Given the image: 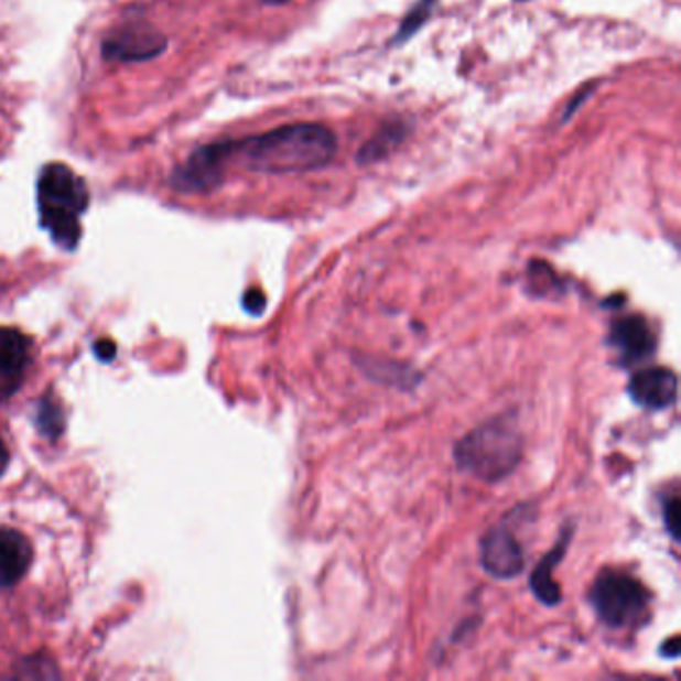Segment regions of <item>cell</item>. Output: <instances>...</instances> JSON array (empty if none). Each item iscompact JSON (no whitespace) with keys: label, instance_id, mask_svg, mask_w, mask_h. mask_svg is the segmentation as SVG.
Returning a JSON list of instances; mask_svg holds the SVG:
<instances>
[{"label":"cell","instance_id":"1","mask_svg":"<svg viewBox=\"0 0 681 681\" xmlns=\"http://www.w3.org/2000/svg\"><path fill=\"white\" fill-rule=\"evenodd\" d=\"M338 139L318 122H296L250 139L233 140V162L260 174H299L328 166Z\"/></svg>","mask_w":681,"mask_h":681},{"label":"cell","instance_id":"2","mask_svg":"<svg viewBox=\"0 0 681 681\" xmlns=\"http://www.w3.org/2000/svg\"><path fill=\"white\" fill-rule=\"evenodd\" d=\"M36 192L44 230L51 235L54 245L63 250H75L83 236L80 218L90 204L86 182L66 164L51 162L39 176Z\"/></svg>","mask_w":681,"mask_h":681},{"label":"cell","instance_id":"3","mask_svg":"<svg viewBox=\"0 0 681 681\" xmlns=\"http://www.w3.org/2000/svg\"><path fill=\"white\" fill-rule=\"evenodd\" d=\"M522 447V432L516 420L501 414L469 430L454 447V462L469 476L494 484L520 466Z\"/></svg>","mask_w":681,"mask_h":681},{"label":"cell","instance_id":"4","mask_svg":"<svg viewBox=\"0 0 681 681\" xmlns=\"http://www.w3.org/2000/svg\"><path fill=\"white\" fill-rule=\"evenodd\" d=\"M587 599L604 626L624 629L646 619L651 596L638 577L619 570H604L592 584Z\"/></svg>","mask_w":681,"mask_h":681},{"label":"cell","instance_id":"5","mask_svg":"<svg viewBox=\"0 0 681 681\" xmlns=\"http://www.w3.org/2000/svg\"><path fill=\"white\" fill-rule=\"evenodd\" d=\"M233 164V140H220L194 150L188 159L172 172L176 191L186 194H208L224 182L226 169Z\"/></svg>","mask_w":681,"mask_h":681},{"label":"cell","instance_id":"6","mask_svg":"<svg viewBox=\"0 0 681 681\" xmlns=\"http://www.w3.org/2000/svg\"><path fill=\"white\" fill-rule=\"evenodd\" d=\"M166 48V36L147 22H127L108 34L102 56L110 63H144Z\"/></svg>","mask_w":681,"mask_h":681},{"label":"cell","instance_id":"7","mask_svg":"<svg viewBox=\"0 0 681 681\" xmlns=\"http://www.w3.org/2000/svg\"><path fill=\"white\" fill-rule=\"evenodd\" d=\"M482 568L496 580H514L526 568L522 543L506 523H498L479 543Z\"/></svg>","mask_w":681,"mask_h":681},{"label":"cell","instance_id":"8","mask_svg":"<svg viewBox=\"0 0 681 681\" xmlns=\"http://www.w3.org/2000/svg\"><path fill=\"white\" fill-rule=\"evenodd\" d=\"M609 344L618 352L621 363L639 364L650 360L656 354L658 338L648 320L639 314H628L614 320L609 331Z\"/></svg>","mask_w":681,"mask_h":681},{"label":"cell","instance_id":"9","mask_svg":"<svg viewBox=\"0 0 681 681\" xmlns=\"http://www.w3.org/2000/svg\"><path fill=\"white\" fill-rule=\"evenodd\" d=\"M628 392L646 410H668L678 400V376L663 366L646 368L631 376Z\"/></svg>","mask_w":681,"mask_h":681},{"label":"cell","instance_id":"10","mask_svg":"<svg viewBox=\"0 0 681 681\" xmlns=\"http://www.w3.org/2000/svg\"><path fill=\"white\" fill-rule=\"evenodd\" d=\"M31 364V340L17 328H0V396H11L21 388Z\"/></svg>","mask_w":681,"mask_h":681},{"label":"cell","instance_id":"11","mask_svg":"<svg viewBox=\"0 0 681 681\" xmlns=\"http://www.w3.org/2000/svg\"><path fill=\"white\" fill-rule=\"evenodd\" d=\"M32 564V545L14 528H0V587L17 586Z\"/></svg>","mask_w":681,"mask_h":681},{"label":"cell","instance_id":"12","mask_svg":"<svg viewBox=\"0 0 681 681\" xmlns=\"http://www.w3.org/2000/svg\"><path fill=\"white\" fill-rule=\"evenodd\" d=\"M570 542H572V530H565L554 548L543 555L532 572L530 587H532L536 599H540L543 606H558L562 602V590L554 580V572L558 564L564 560L565 550H568Z\"/></svg>","mask_w":681,"mask_h":681},{"label":"cell","instance_id":"13","mask_svg":"<svg viewBox=\"0 0 681 681\" xmlns=\"http://www.w3.org/2000/svg\"><path fill=\"white\" fill-rule=\"evenodd\" d=\"M406 137V127L402 122H390L386 127L380 128L372 139L364 144L363 149L358 150L356 160L358 164H372L376 160H382L388 156L396 144H400Z\"/></svg>","mask_w":681,"mask_h":681},{"label":"cell","instance_id":"14","mask_svg":"<svg viewBox=\"0 0 681 681\" xmlns=\"http://www.w3.org/2000/svg\"><path fill=\"white\" fill-rule=\"evenodd\" d=\"M36 428L46 440H56L63 434L64 414L63 408L56 404L53 396L46 394L41 398L36 408Z\"/></svg>","mask_w":681,"mask_h":681},{"label":"cell","instance_id":"15","mask_svg":"<svg viewBox=\"0 0 681 681\" xmlns=\"http://www.w3.org/2000/svg\"><path fill=\"white\" fill-rule=\"evenodd\" d=\"M434 7H436V0H420L414 9L406 14V19L400 24L398 34H396L394 43H404L418 29H422L434 11Z\"/></svg>","mask_w":681,"mask_h":681},{"label":"cell","instance_id":"16","mask_svg":"<svg viewBox=\"0 0 681 681\" xmlns=\"http://www.w3.org/2000/svg\"><path fill=\"white\" fill-rule=\"evenodd\" d=\"M663 520H666L671 538L680 540L678 538L680 536V532H678V523H680V500H678V496H671L670 500L663 504Z\"/></svg>","mask_w":681,"mask_h":681},{"label":"cell","instance_id":"17","mask_svg":"<svg viewBox=\"0 0 681 681\" xmlns=\"http://www.w3.org/2000/svg\"><path fill=\"white\" fill-rule=\"evenodd\" d=\"M242 304H245L246 312L258 316V314H262V310L267 309V299L258 288H252V290L246 292Z\"/></svg>","mask_w":681,"mask_h":681},{"label":"cell","instance_id":"18","mask_svg":"<svg viewBox=\"0 0 681 681\" xmlns=\"http://www.w3.org/2000/svg\"><path fill=\"white\" fill-rule=\"evenodd\" d=\"M95 354L102 363H110L117 356V346H115V342L98 340L95 344Z\"/></svg>","mask_w":681,"mask_h":681},{"label":"cell","instance_id":"19","mask_svg":"<svg viewBox=\"0 0 681 681\" xmlns=\"http://www.w3.org/2000/svg\"><path fill=\"white\" fill-rule=\"evenodd\" d=\"M9 460H11L9 447H7V444H4V442H2V437H0V476L4 474V469L9 466Z\"/></svg>","mask_w":681,"mask_h":681}]
</instances>
